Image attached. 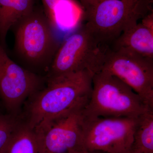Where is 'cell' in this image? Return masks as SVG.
Returning a JSON list of instances; mask_svg holds the SVG:
<instances>
[{
	"label": "cell",
	"mask_w": 153,
	"mask_h": 153,
	"mask_svg": "<svg viewBox=\"0 0 153 153\" xmlns=\"http://www.w3.org/2000/svg\"><path fill=\"white\" fill-rule=\"evenodd\" d=\"M10 30L14 38L13 60L33 73L41 75L45 72L47 75L61 42L39 1L32 12Z\"/></svg>",
	"instance_id": "cell-1"
},
{
	"label": "cell",
	"mask_w": 153,
	"mask_h": 153,
	"mask_svg": "<svg viewBox=\"0 0 153 153\" xmlns=\"http://www.w3.org/2000/svg\"><path fill=\"white\" fill-rule=\"evenodd\" d=\"M93 75L83 70L46 77L44 88L29 98L23 118L32 128L43 121L62 114L88 101Z\"/></svg>",
	"instance_id": "cell-2"
},
{
	"label": "cell",
	"mask_w": 153,
	"mask_h": 153,
	"mask_svg": "<svg viewBox=\"0 0 153 153\" xmlns=\"http://www.w3.org/2000/svg\"><path fill=\"white\" fill-rule=\"evenodd\" d=\"M150 108L138 94L116 76L101 71L94 74L92 89L83 109L87 117L137 118Z\"/></svg>",
	"instance_id": "cell-3"
},
{
	"label": "cell",
	"mask_w": 153,
	"mask_h": 153,
	"mask_svg": "<svg viewBox=\"0 0 153 153\" xmlns=\"http://www.w3.org/2000/svg\"><path fill=\"white\" fill-rule=\"evenodd\" d=\"M108 48L99 43L84 25L79 26L61 42L46 77L83 70L94 75L101 71Z\"/></svg>",
	"instance_id": "cell-4"
},
{
	"label": "cell",
	"mask_w": 153,
	"mask_h": 153,
	"mask_svg": "<svg viewBox=\"0 0 153 153\" xmlns=\"http://www.w3.org/2000/svg\"><path fill=\"white\" fill-rule=\"evenodd\" d=\"M88 102L43 121L33 128L37 135L40 153L86 152L83 144V111Z\"/></svg>",
	"instance_id": "cell-5"
},
{
	"label": "cell",
	"mask_w": 153,
	"mask_h": 153,
	"mask_svg": "<svg viewBox=\"0 0 153 153\" xmlns=\"http://www.w3.org/2000/svg\"><path fill=\"white\" fill-rule=\"evenodd\" d=\"M139 0H98L84 17L85 27L99 43L109 47L130 22L142 19Z\"/></svg>",
	"instance_id": "cell-6"
},
{
	"label": "cell",
	"mask_w": 153,
	"mask_h": 153,
	"mask_svg": "<svg viewBox=\"0 0 153 153\" xmlns=\"http://www.w3.org/2000/svg\"><path fill=\"white\" fill-rule=\"evenodd\" d=\"M137 118L127 117H85L83 144L86 152L122 153L131 147Z\"/></svg>",
	"instance_id": "cell-7"
},
{
	"label": "cell",
	"mask_w": 153,
	"mask_h": 153,
	"mask_svg": "<svg viewBox=\"0 0 153 153\" xmlns=\"http://www.w3.org/2000/svg\"><path fill=\"white\" fill-rule=\"evenodd\" d=\"M101 71L120 79L153 109V58L108 47Z\"/></svg>",
	"instance_id": "cell-8"
},
{
	"label": "cell",
	"mask_w": 153,
	"mask_h": 153,
	"mask_svg": "<svg viewBox=\"0 0 153 153\" xmlns=\"http://www.w3.org/2000/svg\"><path fill=\"white\" fill-rule=\"evenodd\" d=\"M46 82V76L15 62L0 41V97L9 114L19 115L25 100L44 88Z\"/></svg>",
	"instance_id": "cell-9"
},
{
	"label": "cell",
	"mask_w": 153,
	"mask_h": 153,
	"mask_svg": "<svg viewBox=\"0 0 153 153\" xmlns=\"http://www.w3.org/2000/svg\"><path fill=\"white\" fill-rule=\"evenodd\" d=\"M109 48L124 49L153 58V33L138 21H132Z\"/></svg>",
	"instance_id": "cell-10"
},
{
	"label": "cell",
	"mask_w": 153,
	"mask_h": 153,
	"mask_svg": "<svg viewBox=\"0 0 153 153\" xmlns=\"http://www.w3.org/2000/svg\"><path fill=\"white\" fill-rule=\"evenodd\" d=\"M39 0H0V41L7 48L6 38L13 26L30 14Z\"/></svg>",
	"instance_id": "cell-11"
},
{
	"label": "cell",
	"mask_w": 153,
	"mask_h": 153,
	"mask_svg": "<svg viewBox=\"0 0 153 153\" xmlns=\"http://www.w3.org/2000/svg\"><path fill=\"white\" fill-rule=\"evenodd\" d=\"M0 153H40L36 131L23 117Z\"/></svg>",
	"instance_id": "cell-12"
},
{
	"label": "cell",
	"mask_w": 153,
	"mask_h": 153,
	"mask_svg": "<svg viewBox=\"0 0 153 153\" xmlns=\"http://www.w3.org/2000/svg\"><path fill=\"white\" fill-rule=\"evenodd\" d=\"M129 150L133 153H153V109L137 118Z\"/></svg>",
	"instance_id": "cell-13"
},
{
	"label": "cell",
	"mask_w": 153,
	"mask_h": 153,
	"mask_svg": "<svg viewBox=\"0 0 153 153\" xmlns=\"http://www.w3.org/2000/svg\"><path fill=\"white\" fill-rule=\"evenodd\" d=\"M22 115L0 114V152L20 123Z\"/></svg>",
	"instance_id": "cell-14"
},
{
	"label": "cell",
	"mask_w": 153,
	"mask_h": 153,
	"mask_svg": "<svg viewBox=\"0 0 153 153\" xmlns=\"http://www.w3.org/2000/svg\"><path fill=\"white\" fill-rule=\"evenodd\" d=\"M79 1L84 10L85 16L95 7L98 0H79Z\"/></svg>",
	"instance_id": "cell-15"
},
{
	"label": "cell",
	"mask_w": 153,
	"mask_h": 153,
	"mask_svg": "<svg viewBox=\"0 0 153 153\" xmlns=\"http://www.w3.org/2000/svg\"><path fill=\"white\" fill-rule=\"evenodd\" d=\"M153 0H139L140 10L144 14H146L153 10Z\"/></svg>",
	"instance_id": "cell-16"
},
{
	"label": "cell",
	"mask_w": 153,
	"mask_h": 153,
	"mask_svg": "<svg viewBox=\"0 0 153 153\" xmlns=\"http://www.w3.org/2000/svg\"><path fill=\"white\" fill-rule=\"evenodd\" d=\"M141 23L145 27L153 33V11L143 17Z\"/></svg>",
	"instance_id": "cell-17"
},
{
	"label": "cell",
	"mask_w": 153,
	"mask_h": 153,
	"mask_svg": "<svg viewBox=\"0 0 153 153\" xmlns=\"http://www.w3.org/2000/svg\"><path fill=\"white\" fill-rule=\"evenodd\" d=\"M77 153H104L102 152H97V151H93V152H79Z\"/></svg>",
	"instance_id": "cell-18"
},
{
	"label": "cell",
	"mask_w": 153,
	"mask_h": 153,
	"mask_svg": "<svg viewBox=\"0 0 153 153\" xmlns=\"http://www.w3.org/2000/svg\"><path fill=\"white\" fill-rule=\"evenodd\" d=\"M122 153H133L132 152H131V151L129 150L128 151H127V152H125Z\"/></svg>",
	"instance_id": "cell-19"
}]
</instances>
